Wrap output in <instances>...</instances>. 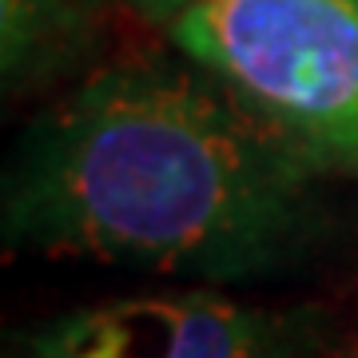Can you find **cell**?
<instances>
[{"label": "cell", "instance_id": "6da1fadb", "mask_svg": "<svg viewBox=\"0 0 358 358\" xmlns=\"http://www.w3.org/2000/svg\"><path fill=\"white\" fill-rule=\"evenodd\" d=\"M322 176L215 76L124 64L84 80L20 131L0 231L24 255L259 282L327 243Z\"/></svg>", "mask_w": 358, "mask_h": 358}, {"label": "cell", "instance_id": "277c9868", "mask_svg": "<svg viewBox=\"0 0 358 358\" xmlns=\"http://www.w3.org/2000/svg\"><path fill=\"white\" fill-rule=\"evenodd\" d=\"M120 4L136 8L143 20H155V24H176L192 0H120Z\"/></svg>", "mask_w": 358, "mask_h": 358}, {"label": "cell", "instance_id": "7a4b0ae2", "mask_svg": "<svg viewBox=\"0 0 358 358\" xmlns=\"http://www.w3.org/2000/svg\"><path fill=\"white\" fill-rule=\"evenodd\" d=\"M171 36L327 176L358 171V0H192Z\"/></svg>", "mask_w": 358, "mask_h": 358}, {"label": "cell", "instance_id": "5b68a950", "mask_svg": "<svg viewBox=\"0 0 358 358\" xmlns=\"http://www.w3.org/2000/svg\"><path fill=\"white\" fill-rule=\"evenodd\" d=\"M355 358H358V355H355Z\"/></svg>", "mask_w": 358, "mask_h": 358}, {"label": "cell", "instance_id": "3957f363", "mask_svg": "<svg viewBox=\"0 0 358 358\" xmlns=\"http://www.w3.org/2000/svg\"><path fill=\"white\" fill-rule=\"evenodd\" d=\"M331 319L223 294H131L76 307L24 343L28 358H319Z\"/></svg>", "mask_w": 358, "mask_h": 358}]
</instances>
